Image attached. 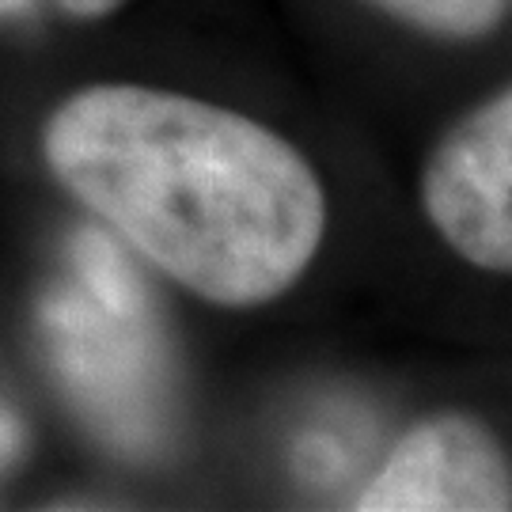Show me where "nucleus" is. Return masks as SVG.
I'll return each mask as SVG.
<instances>
[{
	"instance_id": "4",
	"label": "nucleus",
	"mask_w": 512,
	"mask_h": 512,
	"mask_svg": "<svg viewBox=\"0 0 512 512\" xmlns=\"http://www.w3.org/2000/svg\"><path fill=\"white\" fill-rule=\"evenodd\" d=\"M384 16L433 38H482L509 16L512 0H368Z\"/></svg>"
},
{
	"instance_id": "1",
	"label": "nucleus",
	"mask_w": 512,
	"mask_h": 512,
	"mask_svg": "<svg viewBox=\"0 0 512 512\" xmlns=\"http://www.w3.org/2000/svg\"><path fill=\"white\" fill-rule=\"evenodd\" d=\"M42 156L76 202L220 308L270 304L323 243L315 167L281 133L194 95L80 88L46 118Z\"/></svg>"
},
{
	"instance_id": "2",
	"label": "nucleus",
	"mask_w": 512,
	"mask_h": 512,
	"mask_svg": "<svg viewBox=\"0 0 512 512\" xmlns=\"http://www.w3.org/2000/svg\"><path fill=\"white\" fill-rule=\"evenodd\" d=\"M421 202L444 243L486 274L512 270V92L501 88L433 148Z\"/></svg>"
},
{
	"instance_id": "7",
	"label": "nucleus",
	"mask_w": 512,
	"mask_h": 512,
	"mask_svg": "<svg viewBox=\"0 0 512 512\" xmlns=\"http://www.w3.org/2000/svg\"><path fill=\"white\" fill-rule=\"evenodd\" d=\"M23 8H31V0H0V16H16Z\"/></svg>"
},
{
	"instance_id": "5",
	"label": "nucleus",
	"mask_w": 512,
	"mask_h": 512,
	"mask_svg": "<svg viewBox=\"0 0 512 512\" xmlns=\"http://www.w3.org/2000/svg\"><path fill=\"white\" fill-rule=\"evenodd\" d=\"M23 444H27V429H23V421L0 406V467H4V463H12V459L23 452Z\"/></svg>"
},
{
	"instance_id": "6",
	"label": "nucleus",
	"mask_w": 512,
	"mask_h": 512,
	"mask_svg": "<svg viewBox=\"0 0 512 512\" xmlns=\"http://www.w3.org/2000/svg\"><path fill=\"white\" fill-rule=\"evenodd\" d=\"M57 4L76 19H99V16H110L122 0H57Z\"/></svg>"
},
{
	"instance_id": "3",
	"label": "nucleus",
	"mask_w": 512,
	"mask_h": 512,
	"mask_svg": "<svg viewBox=\"0 0 512 512\" xmlns=\"http://www.w3.org/2000/svg\"><path fill=\"white\" fill-rule=\"evenodd\" d=\"M509 505L505 448L459 410L418 421L357 497L365 512H497Z\"/></svg>"
}]
</instances>
